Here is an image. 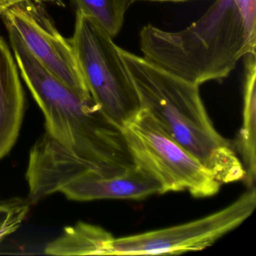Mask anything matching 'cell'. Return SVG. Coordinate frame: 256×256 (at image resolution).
<instances>
[{
  "label": "cell",
  "instance_id": "obj_11",
  "mask_svg": "<svg viewBox=\"0 0 256 256\" xmlns=\"http://www.w3.org/2000/svg\"><path fill=\"white\" fill-rule=\"evenodd\" d=\"M112 234L100 226L79 222L65 228L62 234L46 246L50 256H106Z\"/></svg>",
  "mask_w": 256,
  "mask_h": 256
},
{
  "label": "cell",
  "instance_id": "obj_1",
  "mask_svg": "<svg viewBox=\"0 0 256 256\" xmlns=\"http://www.w3.org/2000/svg\"><path fill=\"white\" fill-rule=\"evenodd\" d=\"M20 74L46 118V132L92 164L102 176L119 174L134 166L122 130L110 120L91 96L60 80L7 26Z\"/></svg>",
  "mask_w": 256,
  "mask_h": 256
},
{
  "label": "cell",
  "instance_id": "obj_3",
  "mask_svg": "<svg viewBox=\"0 0 256 256\" xmlns=\"http://www.w3.org/2000/svg\"><path fill=\"white\" fill-rule=\"evenodd\" d=\"M140 108L198 158L221 184L244 180L245 170L230 142L217 132L200 98L199 86L120 48Z\"/></svg>",
  "mask_w": 256,
  "mask_h": 256
},
{
  "label": "cell",
  "instance_id": "obj_5",
  "mask_svg": "<svg viewBox=\"0 0 256 256\" xmlns=\"http://www.w3.org/2000/svg\"><path fill=\"white\" fill-rule=\"evenodd\" d=\"M134 166L160 184V194L188 191L193 197L215 196L222 184L192 154L174 140L144 108L122 128Z\"/></svg>",
  "mask_w": 256,
  "mask_h": 256
},
{
  "label": "cell",
  "instance_id": "obj_10",
  "mask_svg": "<svg viewBox=\"0 0 256 256\" xmlns=\"http://www.w3.org/2000/svg\"><path fill=\"white\" fill-rule=\"evenodd\" d=\"M256 55L245 56L242 124L236 142L245 170L244 180L248 188L254 186L256 176Z\"/></svg>",
  "mask_w": 256,
  "mask_h": 256
},
{
  "label": "cell",
  "instance_id": "obj_15",
  "mask_svg": "<svg viewBox=\"0 0 256 256\" xmlns=\"http://www.w3.org/2000/svg\"><path fill=\"white\" fill-rule=\"evenodd\" d=\"M38 1H44V2H52L60 7L65 6L64 1L62 0H38Z\"/></svg>",
  "mask_w": 256,
  "mask_h": 256
},
{
  "label": "cell",
  "instance_id": "obj_9",
  "mask_svg": "<svg viewBox=\"0 0 256 256\" xmlns=\"http://www.w3.org/2000/svg\"><path fill=\"white\" fill-rule=\"evenodd\" d=\"M24 110V92L17 64L0 36V160L17 142Z\"/></svg>",
  "mask_w": 256,
  "mask_h": 256
},
{
  "label": "cell",
  "instance_id": "obj_8",
  "mask_svg": "<svg viewBox=\"0 0 256 256\" xmlns=\"http://www.w3.org/2000/svg\"><path fill=\"white\" fill-rule=\"evenodd\" d=\"M160 184L154 176L134 166L114 176L88 174L66 186L60 192L70 200L90 202L104 199L143 200L160 194Z\"/></svg>",
  "mask_w": 256,
  "mask_h": 256
},
{
  "label": "cell",
  "instance_id": "obj_6",
  "mask_svg": "<svg viewBox=\"0 0 256 256\" xmlns=\"http://www.w3.org/2000/svg\"><path fill=\"white\" fill-rule=\"evenodd\" d=\"M256 208V187L233 203L194 221L138 234L114 238L106 256H158L202 251L240 226Z\"/></svg>",
  "mask_w": 256,
  "mask_h": 256
},
{
  "label": "cell",
  "instance_id": "obj_14",
  "mask_svg": "<svg viewBox=\"0 0 256 256\" xmlns=\"http://www.w3.org/2000/svg\"><path fill=\"white\" fill-rule=\"evenodd\" d=\"M24 1L28 0H0V16H2L12 7Z\"/></svg>",
  "mask_w": 256,
  "mask_h": 256
},
{
  "label": "cell",
  "instance_id": "obj_2",
  "mask_svg": "<svg viewBox=\"0 0 256 256\" xmlns=\"http://www.w3.org/2000/svg\"><path fill=\"white\" fill-rule=\"evenodd\" d=\"M139 40L146 60L200 86L226 78L240 60L256 54V22L238 0H216L186 29L168 32L148 24Z\"/></svg>",
  "mask_w": 256,
  "mask_h": 256
},
{
  "label": "cell",
  "instance_id": "obj_4",
  "mask_svg": "<svg viewBox=\"0 0 256 256\" xmlns=\"http://www.w3.org/2000/svg\"><path fill=\"white\" fill-rule=\"evenodd\" d=\"M70 38L85 84L103 113L122 128L140 110L138 95L120 48L94 20L76 12Z\"/></svg>",
  "mask_w": 256,
  "mask_h": 256
},
{
  "label": "cell",
  "instance_id": "obj_12",
  "mask_svg": "<svg viewBox=\"0 0 256 256\" xmlns=\"http://www.w3.org/2000/svg\"><path fill=\"white\" fill-rule=\"evenodd\" d=\"M78 11L94 20L114 38L120 32L124 18L134 0H72Z\"/></svg>",
  "mask_w": 256,
  "mask_h": 256
},
{
  "label": "cell",
  "instance_id": "obj_16",
  "mask_svg": "<svg viewBox=\"0 0 256 256\" xmlns=\"http://www.w3.org/2000/svg\"><path fill=\"white\" fill-rule=\"evenodd\" d=\"M136 1H140V0H134ZM144 1H154V2H185L188 0H144Z\"/></svg>",
  "mask_w": 256,
  "mask_h": 256
},
{
  "label": "cell",
  "instance_id": "obj_7",
  "mask_svg": "<svg viewBox=\"0 0 256 256\" xmlns=\"http://www.w3.org/2000/svg\"><path fill=\"white\" fill-rule=\"evenodd\" d=\"M2 18L6 26L17 31L30 52L50 72L77 92L91 96L70 38L60 34L38 0L20 2L7 10Z\"/></svg>",
  "mask_w": 256,
  "mask_h": 256
},
{
  "label": "cell",
  "instance_id": "obj_13",
  "mask_svg": "<svg viewBox=\"0 0 256 256\" xmlns=\"http://www.w3.org/2000/svg\"><path fill=\"white\" fill-rule=\"evenodd\" d=\"M28 199L12 198L0 200V242L18 230L30 209Z\"/></svg>",
  "mask_w": 256,
  "mask_h": 256
}]
</instances>
